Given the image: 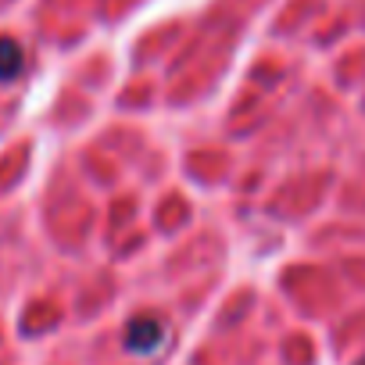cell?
Listing matches in <instances>:
<instances>
[{"label": "cell", "mask_w": 365, "mask_h": 365, "mask_svg": "<svg viewBox=\"0 0 365 365\" xmlns=\"http://www.w3.org/2000/svg\"><path fill=\"white\" fill-rule=\"evenodd\" d=\"M161 340H165V322L158 315H140L125 329V347L133 354H154L161 347Z\"/></svg>", "instance_id": "6da1fadb"}, {"label": "cell", "mask_w": 365, "mask_h": 365, "mask_svg": "<svg viewBox=\"0 0 365 365\" xmlns=\"http://www.w3.org/2000/svg\"><path fill=\"white\" fill-rule=\"evenodd\" d=\"M22 61H26V54L15 40H0V83L15 79L22 72Z\"/></svg>", "instance_id": "7a4b0ae2"}, {"label": "cell", "mask_w": 365, "mask_h": 365, "mask_svg": "<svg viewBox=\"0 0 365 365\" xmlns=\"http://www.w3.org/2000/svg\"><path fill=\"white\" fill-rule=\"evenodd\" d=\"M361 365H365V361H361Z\"/></svg>", "instance_id": "3957f363"}]
</instances>
